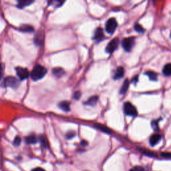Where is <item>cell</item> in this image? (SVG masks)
<instances>
[{"instance_id": "obj_7", "label": "cell", "mask_w": 171, "mask_h": 171, "mask_svg": "<svg viewBox=\"0 0 171 171\" xmlns=\"http://www.w3.org/2000/svg\"><path fill=\"white\" fill-rule=\"evenodd\" d=\"M15 71H16L17 76L20 78V80L26 79L29 76V75H30L28 69L25 68V67H17L15 68Z\"/></svg>"}, {"instance_id": "obj_33", "label": "cell", "mask_w": 171, "mask_h": 171, "mask_svg": "<svg viewBox=\"0 0 171 171\" xmlns=\"http://www.w3.org/2000/svg\"><path fill=\"white\" fill-rule=\"evenodd\" d=\"M81 145H82V146H84V147H85V146L88 145V142L85 140H82V142H81Z\"/></svg>"}, {"instance_id": "obj_24", "label": "cell", "mask_w": 171, "mask_h": 171, "mask_svg": "<svg viewBox=\"0 0 171 171\" xmlns=\"http://www.w3.org/2000/svg\"><path fill=\"white\" fill-rule=\"evenodd\" d=\"M21 138H20V137L19 136H16L14 139V140H13V145L15 146H16V147H18V146L20 145V143H21Z\"/></svg>"}, {"instance_id": "obj_12", "label": "cell", "mask_w": 171, "mask_h": 171, "mask_svg": "<svg viewBox=\"0 0 171 171\" xmlns=\"http://www.w3.org/2000/svg\"><path fill=\"white\" fill-rule=\"evenodd\" d=\"M19 30L23 31V32H32V31H34V29L31 26H30V25H22L19 27Z\"/></svg>"}, {"instance_id": "obj_13", "label": "cell", "mask_w": 171, "mask_h": 171, "mask_svg": "<svg viewBox=\"0 0 171 171\" xmlns=\"http://www.w3.org/2000/svg\"><path fill=\"white\" fill-rule=\"evenodd\" d=\"M52 74L55 76H57V77L59 78L64 75V70L62 67H55V68L52 70Z\"/></svg>"}, {"instance_id": "obj_9", "label": "cell", "mask_w": 171, "mask_h": 171, "mask_svg": "<svg viewBox=\"0 0 171 171\" xmlns=\"http://www.w3.org/2000/svg\"><path fill=\"white\" fill-rule=\"evenodd\" d=\"M124 75V67L122 66H120L118 67H117L115 72L113 76V78L114 80H119L120 78H122Z\"/></svg>"}, {"instance_id": "obj_22", "label": "cell", "mask_w": 171, "mask_h": 171, "mask_svg": "<svg viewBox=\"0 0 171 171\" xmlns=\"http://www.w3.org/2000/svg\"><path fill=\"white\" fill-rule=\"evenodd\" d=\"M158 120H155L152 121L151 126L154 131H158L159 130V127H158Z\"/></svg>"}, {"instance_id": "obj_11", "label": "cell", "mask_w": 171, "mask_h": 171, "mask_svg": "<svg viewBox=\"0 0 171 171\" xmlns=\"http://www.w3.org/2000/svg\"><path fill=\"white\" fill-rule=\"evenodd\" d=\"M38 142L37 137L34 134H31L26 138V142L28 145H33Z\"/></svg>"}, {"instance_id": "obj_8", "label": "cell", "mask_w": 171, "mask_h": 171, "mask_svg": "<svg viewBox=\"0 0 171 171\" xmlns=\"http://www.w3.org/2000/svg\"><path fill=\"white\" fill-rule=\"evenodd\" d=\"M104 39V34L103 32V30L101 28H98L96 29L94 35L93 36V40L97 42H100Z\"/></svg>"}, {"instance_id": "obj_27", "label": "cell", "mask_w": 171, "mask_h": 171, "mask_svg": "<svg viewBox=\"0 0 171 171\" xmlns=\"http://www.w3.org/2000/svg\"><path fill=\"white\" fill-rule=\"evenodd\" d=\"M141 152L144 153V154H145L146 155H147V156H154V154L151 151H149V150H141Z\"/></svg>"}, {"instance_id": "obj_16", "label": "cell", "mask_w": 171, "mask_h": 171, "mask_svg": "<svg viewBox=\"0 0 171 171\" xmlns=\"http://www.w3.org/2000/svg\"><path fill=\"white\" fill-rule=\"evenodd\" d=\"M98 100V97L97 96H93L92 97L90 98L86 102H85V104L89 105V106H93L95 105L96 103H97Z\"/></svg>"}, {"instance_id": "obj_23", "label": "cell", "mask_w": 171, "mask_h": 171, "mask_svg": "<svg viewBox=\"0 0 171 171\" xmlns=\"http://www.w3.org/2000/svg\"><path fill=\"white\" fill-rule=\"evenodd\" d=\"M134 30L138 33H144V32H145V29L142 28V26H140V25L138 24H135Z\"/></svg>"}, {"instance_id": "obj_32", "label": "cell", "mask_w": 171, "mask_h": 171, "mask_svg": "<svg viewBox=\"0 0 171 171\" xmlns=\"http://www.w3.org/2000/svg\"><path fill=\"white\" fill-rule=\"evenodd\" d=\"M31 171H45V170H44V169H43L42 168L38 167V168H34V169H33Z\"/></svg>"}, {"instance_id": "obj_19", "label": "cell", "mask_w": 171, "mask_h": 171, "mask_svg": "<svg viewBox=\"0 0 171 171\" xmlns=\"http://www.w3.org/2000/svg\"><path fill=\"white\" fill-rule=\"evenodd\" d=\"M163 72L166 76H171V64H167L164 66Z\"/></svg>"}, {"instance_id": "obj_4", "label": "cell", "mask_w": 171, "mask_h": 171, "mask_svg": "<svg viewBox=\"0 0 171 171\" xmlns=\"http://www.w3.org/2000/svg\"><path fill=\"white\" fill-rule=\"evenodd\" d=\"M135 44L134 38H124L122 41V46L124 50L127 51H131Z\"/></svg>"}, {"instance_id": "obj_25", "label": "cell", "mask_w": 171, "mask_h": 171, "mask_svg": "<svg viewBox=\"0 0 171 171\" xmlns=\"http://www.w3.org/2000/svg\"><path fill=\"white\" fill-rule=\"evenodd\" d=\"M81 95H82V94H81L80 92L76 91L74 93L73 98H74V99H75V100H79L81 97Z\"/></svg>"}, {"instance_id": "obj_28", "label": "cell", "mask_w": 171, "mask_h": 171, "mask_svg": "<svg viewBox=\"0 0 171 171\" xmlns=\"http://www.w3.org/2000/svg\"><path fill=\"white\" fill-rule=\"evenodd\" d=\"M130 171H145L143 167L140 166H136L132 168Z\"/></svg>"}, {"instance_id": "obj_1", "label": "cell", "mask_w": 171, "mask_h": 171, "mask_svg": "<svg viewBox=\"0 0 171 171\" xmlns=\"http://www.w3.org/2000/svg\"><path fill=\"white\" fill-rule=\"evenodd\" d=\"M47 73V70L44 66L40 64H37L33 67L31 73V79L34 81L39 80L42 79L45 76Z\"/></svg>"}, {"instance_id": "obj_14", "label": "cell", "mask_w": 171, "mask_h": 171, "mask_svg": "<svg viewBox=\"0 0 171 171\" xmlns=\"http://www.w3.org/2000/svg\"><path fill=\"white\" fill-rule=\"evenodd\" d=\"M33 1H31V0H21V1H18L17 7L18 8H24V7L30 6V4L33 3Z\"/></svg>"}, {"instance_id": "obj_10", "label": "cell", "mask_w": 171, "mask_h": 171, "mask_svg": "<svg viewBox=\"0 0 171 171\" xmlns=\"http://www.w3.org/2000/svg\"><path fill=\"white\" fill-rule=\"evenodd\" d=\"M161 135L159 134H154L150 136V140H149V142L150 145L152 146V147H154L156 145H157L159 142V141L161 140Z\"/></svg>"}, {"instance_id": "obj_31", "label": "cell", "mask_w": 171, "mask_h": 171, "mask_svg": "<svg viewBox=\"0 0 171 171\" xmlns=\"http://www.w3.org/2000/svg\"><path fill=\"white\" fill-rule=\"evenodd\" d=\"M138 76H135L134 77L132 78V80L131 82L132 83H134V84H136V83L138 82Z\"/></svg>"}, {"instance_id": "obj_20", "label": "cell", "mask_w": 171, "mask_h": 171, "mask_svg": "<svg viewBox=\"0 0 171 171\" xmlns=\"http://www.w3.org/2000/svg\"><path fill=\"white\" fill-rule=\"evenodd\" d=\"M146 75H147L148 77H149L150 80L156 81L157 80V78H158V75H157L156 73H155L154 72L152 71H148L147 72L145 73Z\"/></svg>"}, {"instance_id": "obj_15", "label": "cell", "mask_w": 171, "mask_h": 171, "mask_svg": "<svg viewBox=\"0 0 171 171\" xmlns=\"http://www.w3.org/2000/svg\"><path fill=\"white\" fill-rule=\"evenodd\" d=\"M59 107L61 108L62 110H64L65 112H68L70 110V103L67 101H62L60 103Z\"/></svg>"}, {"instance_id": "obj_5", "label": "cell", "mask_w": 171, "mask_h": 171, "mask_svg": "<svg viewBox=\"0 0 171 171\" xmlns=\"http://www.w3.org/2000/svg\"><path fill=\"white\" fill-rule=\"evenodd\" d=\"M4 84L7 87L16 88L19 86V82L16 78L13 77V76H8L4 80Z\"/></svg>"}, {"instance_id": "obj_17", "label": "cell", "mask_w": 171, "mask_h": 171, "mask_svg": "<svg viewBox=\"0 0 171 171\" xmlns=\"http://www.w3.org/2000/svg\"><path fill=\"white\" fill-rule=\"evenodd\" d=\"M94 127L96 128H97L98 129L102 130V132H104L106 133H111L112 132V130L110 129V128H108L107 127H106L104 125H102V124H96L95 125H94Z\"/></svg>"}, {"instance_id": "obj_30", "label": "cell", "mask_w": 171, "mask_h": 171, "mask_svg": "<svg viewBox=\"0 0 171 171\" xmlns=\"http://www.w3.org/2000/svg\"><path fill=\"white\" fill-rule=\"evenodd\" d=\"M3 67H2L1 64H0V80H1L2 77H3Z\"/></svg>"}, {"instance_id": "obj_2", "label": "cell", "mask_w": 171, "mask_h": 171, "mask_svg": "<svg viewBox=\"0 0 171 171\" xmlns=\"http://www.w3.org/2000/svg\"><path fill=\"white\" fill-rule=\"evenodd\" d=\"M117 26H118V23H117L116 19L110 18L106 23V31L108 33L112 34L116 30Z\"/></svg>"}, {"instance_id": "obj_34", "label": "cell", "mask_w": 171, "mask_h": 171, "mask_svg": "<svg viewBox=\"0 0 171 171\" xmlns=\"http://www.w3.org/2000/svg\"><path fill=\"white\" fill-rule=\"evenodd\" d=\"M170 37H171V33H170Z\"/></svg>"}, {"instance_id": "obj_6", "label": "cell", "mask_w": 171, "mask_h": 171, "mask_svg": "<svg viewBox=\"0 0 171 171\" xmlns=\"http://www.w3.org/2000/svg\"><path fill=\"white\" fill-rule=\"evenodd\" d=\"M119 45V40L118 38H115V39H113L112 41H110L108 44L107 45L106 48V52L111 54L116 50L118 48Z\"/></svg>"}, {"instance_id": "obj_3", "label": "cell", "mask_w": 171, "mask_h": 171, "mask_svg": "<svg viewBox=\"0 0 171 171\" xmlns=\"http://www.w3.org/2000/svg\"><path fill=\"white\" fill-rule=\"evenodd\" d=\"M124 111L128 116H136L137 115V110L130 102H126L124 104Z\"/></svg>"}, {"instance_id": "obj_18", "label": "cell", "mask_w": 171, "mask_h": 171, "mask_svg": "<svg viewBox=\"0 0 171 171\" xmlns=\"http://www.w3.org/2000/svg\"><path fill=\"white\" fill-rule=\"evenodd\" d=\"M129 84H130V82H129V81H128V79H127L124 81V82L123 84H122V86L120 90V93L121 94H125L126 92H127L128 89V87H129Z\"/></svg>"}, {"instance_id": "obj_29", "label": "cell", "mask_w": 171, "mask_h": 171, "mask_svg": "<svg viewBox=\"0 0 171 171\" xmlns=\"http://www.w3.org/2000/svg\"><path fill=\"white\" fill-rule=\"evenodd\" d=\"M161 156L165 157V158H171V152L161 153Z\"/></svg>"}, {"instance_id": "obj_21", "label": "cell", "mask_w": 171, "mask_h": 171, "mask_svg": "<svg viewBox=\"0 0 171 171\" xmlns=\"http://www.w3.org/2000/svg\"><path fill=\"white\" fill-rule=\"evenodd\" d=\"M39 139H40V143H41L42 147H44V148H48V140H47L46 137H45L44 136H40Z\"/></svg>"}, {"instance_id": "obj_26", "label": "cell", "mask_w": 171, "mask_h": 171, "mask_svg": "<svg viewBox=\"0 0 171 171\" xmlns=\"http://www.w3.org/2000/svg\"><path fill=\"white\" fill-rule=\"evenodd\" d=\"M75 135H76L75 132L70 131L66 134V138L67 139H71V138H72L73 137L75 136Z\"/></svg>"}]
</instances>
